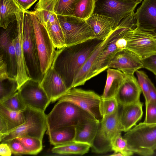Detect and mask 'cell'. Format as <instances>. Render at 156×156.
<instances>
[{
  "label": "cell",
  "mask_w": 156,
  "mask_h": 156,
  "mask_svg": "<svg viewBox=\"0 0 156 156\" xmlns=\"http://www.w3.org/2000/svg\"><path fill=\"white\" fill-rule=\"evenodd\" d=\"M112 151L115 152H119L123 156H131L133 154L129 150L127 141L122 136L121 133L117 135L112 140Z\"/></svg>",
  "instance_id": "d590c367"
},
{
  "label": "cell",
  "mask_w": 156,
  "mask_h": 156,
  "mask_svg": "<svg viewBox=\"0 0 156 156\" xmlns=\"http://www.w3.org/2000/svg\"><path fill=\"white\" fill-rule=\"evenodd\" d=\"M23 112L25 119L24 123L0 137L1 143L24 136L33 137L42 140L47 130L46 115L44 112L27 106Z\"/></svg>",
  "instance_id": "8992f818"
},
{
  "label": "cell",
  "mask_w": 156,
  "mask_h": 156,
  "mask_svg": "<svg viewBox=\"0 0 156 156\" xmlns=\"http://www.w3.org/2000/svg\"><path fill=\"white\" fill-rule=\"evenodd\" d=\"M85 20L99 40H105L116 28L114 20L110 17L94 13Z\"/></svg>",
  "instance_id": "ffe728a7"
},
{
  "label": "cell",
  "mask_w": 156,
  "mask_h": 156,
  "mask_svg": "<svg viewBox=\"0 0 156 156\" xmlns=\"http://www.w3.org/2000/svg\"><path fill=\"white\" fill-rule=\"evenodd\" d=\"M18 34V26L16 21L10 23L6 29H4L1 31L0 39V54L2 53L16 38Z\"/></svg>",
  "instance_id": "f546056e"
},
{
  "label": "cell",
  "mask_w": 156,
  "mask_h": 156,
  "mask_svg": "<svg viewBox=\"0 0 156 156\" xmlns=\"http://www.w3.org/2000/svg\"><path fill=\"white\" fill-rule=\"evenodd\" d=\"M121 132L119 109L114 114L102 117L91 147L92 151L100 154L112 151V140Z\"/></svg>",
  "instance_id": "ba28073f"
},
{
  "label": "cell",
  "mask_w": 156,
  "mask_h": 156,
  "mask_svg": "<svg viewBox=\"0 0 156 156\" xmlns=\"http://www.w3.org/2000/svg\"><path fill=\"white\" fill-rule=\"evenodd\" d=\"M118 69L125 74L134 75L143 68L141 59L130 51L124 49L117 52L108 64L107 69Z\"/></svg>",
  "instance_id": "5bb4252c"
},
{
  "label": "cell",
  "mask_w": 156,
  "mask_h": 156,
  "mask_svg": "<svg viewBox=\"0 0 156 156\" xmlns=\"http://www.w3.org/2000/svg\"><path fill=\"white\" fill-rule=\"evenodd\" d=\"M40 61L41 70L44 75L51 66L56 50L47 31L33 11H30Z\"/></svg>",
  "instance_id": "9c48e42d"
},
{
  "label": "cell",
  "mask_w": 156,
  "mask_h": 156,
  "mask_svg": "<svg viewBox=\"0 0 156 156\" xmlns=\"http://www.w3.org/2000/svg\"><path fill=\"white\" fill-rule=\"evenodd\" d=\"M24 10L20 9L17 14L18 34L14 40L16 53L17 58L18 71L16 78L19 88L24 83L31 79L27 67L23 47V16Z\"/></svg>",
  "instance_id": "2e32d148"
},
{
  "label": "cell",
  "mask_w": 156,
  "mask_h": 156,
  "mask_svg": "<svg viewBox=\"0 0 156 156\" xmlns=\"http://www.w3.org/2000/svg\"><path fill=\"white\" fill-rule=\"evenodd\" d=\"M9 132L7 123L4 118L0 115V137Z\"/></svg>",
  "instance_id": "f6af8a7d"
},
{
  "label": "cell",
  "mask_w": 156,
  "mask_h": 156,
  "mask_svg": "<svg viewBox=\"0 0 156 156\" xmlns=\"http://www.w3.org/2000/svg\"><path fill=\"white\" fill-rule=\"evenodd\" d=\"M17 138L21 142L26 154L36 155L42 150V140L31 136H24Z\"/></svg>",
  "instance_id": "4dcf8cb0"
},
{
  "label": "cell",
  "mask_w": 156,
  "mask_h": 156,
  "mask_svg": "<svg viewBox=\"0 0 156 156\" xmlns=\"http://www.w3.org/2000/svg\"><path fill=\"white\" fill-rule=\"evenodd\" d=\"M12 154L11 150L5 142L1 143L0 145V155L1 156H10Z\"/></svg>",
  "instance_id": "7dc6e473"
},
{
  "label": "cell",
  "mask_w": 156,
  "mask_h": 156,
  "mask_svg": "<svg viewBox=\"0 0 156 156\" xmlns=\"http://www.w3.org/2000/svg\"><path fill=\"white\" fill-rule=\"evenodd\" d=\"M40 83L52 102L58 100L68 90L62 78L51 66L44 73Z\"/></svg>",
  "instance_id": "9a60e30c"
},
{
  "label": "cell",
  "mask_w": 156,
  "mask_h": 156,
  "mask_svg": "<svg viewBox=\"0 0 156 156\" xmlns=\"http://www.w3.org/2000/svg\"><path fill=\"white\" fill-rule=\"evenodd\" d=\"M5 143L9 146L12 154L16 155L26 154L21 142L17 138L13 139Z\"/></svg>",
  "instance_id": "b9f144b4"
},
{
  "label": "cell",
  "mask_w": 156,
  "mask_h": 156,
  "mask_svg": "<svg viewBox=\"0 0 156 156\" xmlns=\"http://www.w3.org/2000/svg\"><path fill=\"white\" fill-rule=\"evenodd\" d=\"M88 118L96 119L90 113L73 103L58 100L51 112L46 115L47 131L75 126L82 120Z\"/></svg>",
  "instance_id": "3957f363"
},
{
  "label": "cell",
  "mask_w": 156,
  "mask_h": 156,
  "mask_svg": "<svg viewBox=\"0 0 156 156\" xmlns=\"http://www.w3.org/2000/svg\"><path fill=\"white\" fill-rule=\"evenodd\" d=\"M51 144L57 146L73 141L75 135V126H70L47 131Z\"/></svg>",
  "instance_id": "d4e9b609"
},
{
  "label": "cell",
  "mask_w": 156,
  "mask_h": 156,
  "mask_svg": "<svg viewBox=\"0 0 156 156\" xmlns=\"http://www.w3.org/2000/svg\"><path fill=\"white\" fill-rule=\"evenodd\" d=\"M80 0H57L54 9L57 15L73 16L76 5Z\"/></svg>",
  "instance_id": "e575fe53"
},
{
  "label": "cell",
  "mask_w": 156,
  "mask_h": 156,
  "mask_svg": "<svg viewBox=\"0 0 156 156\" xmlns=\"http://www.w3.org/2000/svg\"><path fill=\"white\" fill-rule=\"evenodd\" d=\"M141 60L143 68L151 71L156 76V54Z\"/></svg>",
  "instance_id": "7bdbcfd3"
},
{
  "label": "cell",
  "mask_w": 156,
  "mask_h": 156,
  "mask_svg": "<svg viewBox=\"0 0 156 156\" xmlns=\"http://www.w3.org/2000/svg\"><path fill=\"white\" fill-rule=\"evenodd\" d=\"M33 12L44 25L53 24L58 19L57 15L54 12L43 10L34 11Z\"/></svg>",
  "instance_id": "f35d334b"
},
{
  "label": "cell",
  "mask_w": 156,
  "mask_h": 156,
  "mask_svg": "<svg viewBox=\"0 0 156 156\" xmlns=\"http://www.w3.org/2000/svg\"><path fill=\"white\" fill-rule=\"evenodd\" d=\"M94 13L112 18L116 28L125 17L135 12L142 0H95ZM93 13V14H94Z\"/></svg>",
  "instance_id": "30bf717a"
},
{
  "label": "cell",
  "mask_w": 156,
  "mask_h": 156,
  "mask_svg": "<svg viewBox=\"0 0 156 156\" xmlns=\"http://www.w3.org/2000/svg\"><path fill=\"white\" fill-rule=\"evenodd\" d=\"M0 55L2 56L6 63L9 77L16 79L17 74L18 65L14 40L3 52L0 54Z\"/></svg>",
  "instance_id": "4316f807"
},
{
  "label": "cell",
  "mask_w": 156,
  "mask_h": 156,
  "mask_svg": "<svg viewBox=\"0 0 156 156\" xmlns=\"http://www.w3.org/2000/svg\"><path fill=\"white\" fill-rule=\"evenodd\" d=\"M123 137L133 153L151 156L156 149V124L140 123L127 131Z\"/></svg>",
  "instance_id": "5b68a950"
},
{
  "label": "cell",
  "mask_w": 156,
  "mask_h": 156,
  "mask_svg": "<svg viewBox=\"0 0 156 156\" xmlns=\"http://www.w3.org/2000/svg\"><path fill=\"white\" fill-rule=\"evenodd\" d=\"M0 101L13 95L18 90L16 79L9 77L0 80Z\"/></svg>",
  "instance_id": "d6a6232c"
},
{
  "label": "cell",
  "mask_w": 156,
  "mask_h": 156,
  "mask_svg": "<svg viewBox=\"0 0 156 156\" xmlns=\"http://www.w3.org/2000/svg\"><path fill=\"white\" fill-rule=\"evenodd\" d=\"M124 28L119 25L113 31L110 40L101 51L91 68L89 79L94 77L107 69L108 66L115 54L120 50L116 42L122 34Z\"/></svg>",
  "instance_id": "4fadbf2b"
},
{
  "label": "cell",
  "mask_w": 156,
  "mask_h": 156,
  "mask_svg": "<svg viewBox=\"0 0 156 156\" xmlns=\"http://www.w3.org/2000/svg\"><path fill=\"white\" fill-rule=\"evenodd\" d=\"M143 103L140 101L121 106L119 112V121L121 131L126 132L136 125L143 115Z\"/></svg>",
  "instance_id": "d6986e66"
},
{
  "label": "cell",
  "mask_w": 156,
  "mask_h": 156,
  "mask_svg": "<svg viewBox=\"0 0 156 156\" xmlns=\"http://www.w3.org/2000/svg\"></svg>",
  "instance_id": "816d5d0a"
},
{
  "label": "cell",
  "mask_w": 156,
  "mask_h": 156,
  "mask_svg": "<svg viewBox=\"0 0 156 156\" xmlns=\"http://www.w3.org/2000/svg\"><path fill=\"white\" fill-rule=\"evenodd\" d=\"M9 77L6 62L2 56L0 55V80H3Z\"/></svg>",
  "instance_id": "ee69618b"
},
{
  "label": "cell",
  "mask_w": 156,
  "mask_h": 156,
  "mask_svg": "<svg viewBox=\"0 0 156 156\" xmlns=\"http://www.w3.org/2000/svg\"><path fill=\"white\" fill-rule=\"evenodd\" d=\"M57 16L64 36L66 46L96 38L94 33L85 19L74 16Z\"/></svg>",
  "instance_id": "52a82bcc"
},
{
  "label": "cell",
  "mask_w": 156,
  "mask_h": 156,
  "mask_svg": "<svg viewBox=\"0 0 156 156\" xmlns=\"http://www.w3.org/2000/svg\"><path fill=\"white\" fill-rule=\"evenodd\" d=\"M135 73L138 83L145 98L146 104L149 101L150 88L152 82L144 71L138 70Z\"/></svg>",
  "instance_id": "74e56055"
},
{
  "label": "cell",
  "mask_w": 156,
  "mask_h": 156,
  "mask_svg": "<svg viewBox=\"0 0 156 156\" xmlns=\"http://www.w3.org/2000/svg\"><path fill=\"white\" fill-rule=\"evenodd\" d=\"M119 106L115 97L106 99L101 98L100 110L102 117L115 113L119 110Z\"/></svg>",
  "instance_id": "8d00e7d4"
},
{
  "label": "cell",
  "mask_w": 156,
  "mask_h": 156,
  "mask_svg": "<svg viewBox=\"0 0 156 156\" xmlns=\"http://www.w3.org/2000/svg\"><path fill=\"white\" fill-rule=\"evenodd\" d=\"M24 11L29 9L38 0H15Z\"/></svg>",
  "instance_id": "bcb514c9"
},
{
  "label": "cell",
  "mask_w": 156,
  "mask_h": 156,
  "mask_svg": "<svg viewBox=\"0 0 156 156\" xmlns=\"http://www.w3.org/2000/svg\"><path fill=\"white\" fill-rule=\"evenodd\" d=\"M57 0H39L34 8V11L45 10L54 12V9Z\"/></svg>",
  "instance_id": "60d3db41"
},
{
  "label": "cell",
  "mask_w": 156,
  "mask_h": 156,
  "mask_svg": "<svg viewBox=\"0 0 156 156\" xmlns=\"http://www.w3.org/2000/svg\"><path fill=\"white\" fill-rule=\"evenodd\" d=\"M27 106L44 112L51 102L40 83L31 79L24 83L18 90Z\"/></svg>",
  "instance_id": "7c38bea8"
},
{
  "label": "cell",
  "mask_w": 156,
  "mask_h": 156,
  "mask_svg": "<svg viewBox=\"0 0 156 156\" xmlns=\"http://www.w3.org/2000/svg\"><path fill=\"white\" fill-rule=\"evenodd\" d=\"M103 41L95 38L56 51L51 66L62 78L68 90L72 88L76 76Z\"/></svg>",
  "instance_id": "6da1fadb"
},
{
  "label": "cell",
  "mask_w": 156,
  "mask_h": 156,
  "mask_svg": "<svg viewBox=\"0 0 156 156\" xmlns=\"http://www.w3.org/2000/svg\"><path fill=\"white\" fill-rule=\"evenodd\" d=\"M149 101H152L156 104V89L151 82L150 88Z\"/></svg>",
  "instance_id": "c3c4849f"
},
{
  "label": "cell",
  "mask_w": 156,
  "mask_h": 156,
  "mask_svg": "<svg viewBox=\"0 0 156 156\" xmlns=\"http://www.w3.org/2000/svg\"><path fill=\"white\" fill-rule=\"evenodd\" d=\"M44 25L55 48L59 49L66 46L64 34L58 19L53 24Z\"/></svg>",
  "instance_id": "83f0119b"
},
{
  "label": "cell",
  "mask_w": 156,
  "mask_h": 156,
  "mask_svg": "<svg viewBox=\"0 0 156 156\" xmlns=\"http://www.w3.org/2000/svg\"><path fill=\"white\" fill-rule=\"evenodd\" d=\"M125 75L123 82L115 97L121 106L140 101L142 92L137 80L134 75Z\"/></svg>",
  "instance_id": "e0dca14e"
},
{
  "label": "cell",
  "mask_w": 156,
  "mask_h": 156,
  "mask_svg": "<svg viewBox=\"0 0 156 156\" xmlns=\"http://www.w3.org/2000/svg\"><path fill=\"white\" fill-rule=\"evenodd\" d=\"M146 105V114L144 123L156 124V104L149 101Z\"/></svg>",
  "instance_id": "ab89813d"
},
{
  "label": "cell",
  "mask_w": 156,
  "mask_h": 156,
  "mask_svg": "<svg viewBox=\"0 0 156 156\" xmlns=\"http://www.w3.org/2000/svg\"><path fill=\"white\" fill-rule=\"evenodd\" d=\"M113 36V31L104 41L96 48L81 68L74 80L72 87H76L84 84L89 80V76L91 68L101 51L110 40Z\"/></svg>",
  "instance_id": "7402d4cb"
},
{
  "label": "cell",
  "mask_w": 156,
  "mask_h": 156,
  "mask_svg": "<svg viewBox=\"0 0 156 156\" xmlns=\"http://www.w3.org/2000/svg\"><path fill=\"white\" fill-rule=\"evenodd\" d=\"M95 0H80L76 5L74 16L86 19L94 13Z\"/></svg>",
  "instance_id": "1f68e13d"
},
{
  "label": "cell",
  "mask_w": 156,
  "mask_h": 156,
  "mask_svg": "<svg viewBox=\"0 0 156 156\" xmlns=\"http://www.w3.org/2000/svg\"><path fill=\"white\" fill-rule=\"evenodd\" d=\"M91 146L87 144L72 141L55 146L53 153L60 155H83L89 151Z\"/></svg>",
  "instance_id": "484cf974"
},
{
  "label": "cell",
  "mask_w": 156,
  "mask_h": 156,
  "mask_svg": "<svg viewBox=\"0 0 156 156\" xmlns=\"http://www.w3.org/2000/svg\"><path fill=\"white\" fill-rule=\"evenodd\" d=\"M0 27L6 29L17 20L18 12L22 9L15 0H0Z\"/></svg>",
  "instance_id": "cb8c5ba5"
},
{
  "label": "cell",
  "mask_w": 156,
  "mask_h": 156,
  "mask_svg": "<svg viewBox=\"0 0 156 156\" xmlns=\"http://www.w3.org/2000/svg\"><path fill=\"white\" fill-rule=\"evenodd\" d=\"M0 115L7 122L9 132L21 125L25 122L22 112H18L9 110L0 104Z\"/></svg>",
  "instance_id": "f1b7e54d"
},
{
  "label": "cell",
  "mask_w": 156,
  "mask_h": 156,
  "mask_svg": "<svg viewBox=\"0 0 156 156\" xmlns=\"http://www.w3.org/2000/svg\"><path fill=\"white\" fill-rule=\"evenodd\" d=\"M0 104L7 109L15 112H22L27 107L18 91L0 101Z\"/></svg>",
  "instance_id": "836d02e7"
},
{
  "label": "cell",
  "mask_w": 156,
  "mask_h": 156,
  "mask_svg": "<svg viewBox=\"0 0 156 156\" xmlns=\"http://www.w3.org/2000/svg\"><path fill=\"white\" fill-rule=\"evenodd\" d=\"M135 18L136 26L156 30V0H143Z\"/></svg>",
  "instance_id": "ac0fdd59"
},
{
  "label": "cell",
  "mask_w": 156,
  "mask_h": 156,
  "mask_svg": "<svg viewBox=\"0 0 156 156\" xmlns=\"http://www.w3.org/2000/svg\"><path fill=\"white\" fill-rule=\"evenodd\" d=\"M101 97L94 91L73 87L68 90L58 100L66 101L78 105L100 121Z\"/></svg>",
  "instance_id": "8fae6325"
},
{
  "label": "cell",
  "mask_w": 156,
  "mask_h": 156,
  "mask_svg": "<svg viewBox=\"0 0 156 156\" xmlns=\"http://www.w3.org/2000/svg\"></svg>",
  "instance_id": "f907efd6"
},
{
  "label": "cell",
  "mask_w": 156,
  "mask_h": 156,
  "mask_svg": "<svg viewBox=\"0 0 156 156\" xmlns=\"http://www.w3.org/2000/svg\"><path fill=\"white\" fill-rule=\"evenodd\" d=\"M121 38L123 49L141 59L156 54L155 30L136 26L128 29Z\"/></svg>",
  "instance_id": "7a4b0ae2"
},
{
  "label": "cell",
  "mask_w": 156,
  "mask_h": 156,
  "mask_svg": "<svg viewBox=\"0 0 156 156\" xmlns=\"http://www.w3.org/2000/svg\"><path fill=\"white\" fill-rule=\"evenodd\" d=\"M125 74L116 69L108 68L103 93L101 96L103 99L115 97L125 77Z\"/></svg>",
  "instance_id": "603a6c76"
},
{
  "label": "cell",
  "mask_w": 156,
  "mask_h": 156,
  "mask_svg": "<svg viewBox=\"0 0 156 156\" xmlns=\"http://www.w3.org/2000/svg\"><path fill=\"white\" fill-rule=\"evenodd\" d=\"M100 121L95 118L84 119L75 126L73 141L85 143L91 147L97 134Z\"/></svg>",
  "instance_id": "44dd1931"
},
{
  "label": "cell",
  "mask_w": 156,
  "mask_h": 156,
  "mask_svg": "<svg viewBox=\"0 0 156 156\" xmlns=\"http://www.w3.org/2000/svg\"><path fill=\"white\" fill-rule=\"evenodd\" d=\"M111 156H123L122 154L119 152H115Z\"/></svg>",
  "instance_id": "681fc988"
},
{
  "label": "cell",
  "mask_w": 156,
  "mask_h": 156,
  "mask_svg": "<svg viewBox=\"0 0 156 156\" xmlns=\"http://www.w3.org/2000/svg\"><path fill=\"white\" fill-rule=\"evenodd\" d=\"M23 47L30 77L40 83L44 75L41 70L34 30L30 11H24L23 16Z\"/></svg>",
  "instance_id": "277c9868"
}]
</instances>
